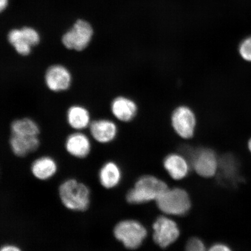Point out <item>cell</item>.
Wrapping results in <instances>:
<instances>
[{
  "label": "cell",
  "mask_w": 251,
  "mask_h": 251,
  "mask_svg": "<svg viewBox=\"0 0 251 251\" xmlns=\"http://www.w3.org/2000/svg\"><path fill=\"white\" fill-rule=\"evenodd\" d=\"M58 195L63 205L71 211L84 212L89 208L91 191L86 184L71 178L59 185Z\"/></svg>",
  "instance_id": "6da1fadb"
},
{
  "label": "cell",
  "mask_w": 251,
  "mask_h": 251,
  "mask_svg": "<svg viewBox=\"0 0 251 251\" xmlns=\"http://www.w3.org/2000/svg\"><path fill=\"white\" fill-rule=\"evenodd\" d=\"M164 181L151 175H144L138 178L126 196V200L131 205H140L156 200L168 189Z\"/></svg>",
  "instance_id": "7a4b0ae2"
},
{
  "label": "cell",
  "mask_w": 251,
  "mask_h": 251,
  "mask_svg": "<svg viewBox=\"0 0 251 251\" xmlns=\"http://www.w3.org/2000/svg\"><path fill=\"white\" fill-rule=\"evenodd\" d=\"M113 234L126 249L134 250L142 246L148 231L146 227L136 220L125 219L115 226Z\"/></svg>",
  "instance_id": "3957f363"
},
{
  "label": "cell",
  "mask_w": 251,
  "mask_h": 251,
  "mask_svg": "<svg viewBox=\"0 0 251 251\" xmlns=\"http://www.w3.org/2000/svg\"><path fill=\"white\" fill-rule=\"evenodd\" d=\"M156 202L160 211L166 215L183 216L187 214L191 208L189 194L181 188H168Z\"/></svg>",
  "instance_id": "277c9868"
},
{
  "label": "cell",
  "mask_w": 251,
  "mask_h": 251,
  "mask_svg": "<svg viewBox=\"0 0 251 251\" xmlns=\"http://www.w3.org/2000/svg\"><path fill=\"white\" fill-rule=\"evenodd\" d=\"M187 153L188 161L201 177L210 178L217 174L219 159L214 151L201 148L189 151Z\"/></svg>",
  "instance_id": "5b68a950"
},
{
  "label": "cell",
  "mask_w": 251,
  "mask_h": 251,
  "mask_svg": "<svg viewBox=\"0 0 251 251\" xmlns=\"http://www.w3.org/2000/svg\"><path fill=\"white\" fill-rule=\"evenodd\" d=\"M93 28L87 21L78 20L62 37V45L66 49L81 51L85 50L92 41Z\"/></svg>",
  "instance_id": "8992f818"
},
{
  "label": "cell",
  "mask_w": 251,
  "mask_h": 251,
  "mask_svg": "<svg viewBox=\"0 0 251 251\" xmlns=\"http://www.w3.org/2000/svg\"><path fill=\"white\" fill-rule=\"evenodd\" d=\"M152 229L153 241L162 249H167L176 242L180 235L177 223L165 216L156 219Z\"/></svg>",
  "instance_id": "52a82bcc"
},
{
  "label": "cell",
  "mask_w": 251,
  "mask_h": 251,
  "mask_svg": "<svg viewBox=\"0 0 251 251\" xmlns=\"http://www.w3.org/2000/svg\"><path fill=\"white\" fill-rule=\"evenodd\" d=\"M217 179L222 186L234 187L243 181L240 162L231 153H226L219 158Z\"/></svg>",
  "instance_id": "ba28073f"
},
{
  "label": "cell",
  "mask_w": 251,
  "mask_h": 251,
  "mask_svg": "<svg viewBox=\"0 0 251 251\" xmlns=\"http://www.w3.org/2000/svg\"><path fill=\"white\" fill-rule=\"evenodd\" d=\"M172 125L178 136L190 139L195 133L197 120L195 114L186 106H178L173 112Z\"/></svg>",
  "instance_id": "9c48e42d"
},
{
  "label": "cell",
  "mask_w": 251,
  "mask_h": 251,
  "mask_svg": "<svg viewBox=\"0 0 251 251\" xmlns=\"http://www.w3.org/2000/svg\"><path fill=\"white\" fill-rule=\"evenodd\" d=\"M72 80L71 72L62 65L50 66L45 75V81L47 88L55 93L65 92L70 89Z\"/></svg>",
  "instance_id": "30bf717a"
},
{
  "label": "cell",
  "mask_w": 251,
  "mask_h": 251,
  "mask_svg": "<svg viewBox=\"0 0 251 251\" xmlns=\"http://www.w3.org/2000/svg\"><path fill=\"white\" fill-rule=\"evenodd\" d=\"M89 127L94 140L100 144L111 143L117 136V126L115 122L109 119L93 121L91 122Z\"/></svg>",
  "instance_id": "8fae6325"
},
{
  "label": "cell",
  "mask_w": 251,
  "mask_h": 251,
  "mask_svg": "<svg viewBox=\"0 0 251 251\" xmlns=\"http://www.w3.org/2000/svg\"><path fill=\"white\" fill-rule=\"evenodd\" d=\"M65 147L69 154L78 159L86 158L92 150L89 138L78 131L70 134L67 137Z\"/></svg>",
  "instance_id": "7c38bea8"
},
{
  "label": "cell",
  "mask_w": 251,
  "mask_h": 251,
  "mask_svg": "<svg viewBox=\"0 0 251 251\" xmlns=\"http://www.w3.org/2000/svg\"><path fill=\"white\" fill-rule=\"evenodd\" d=\"M164 167L169 176L175 180H180L189 174V161L181 154L172 153L166 156L163 162Z\"/></svg>",
  "instance_id": "4fadbf2b"
},
{
  "label": "cell",
  "mask_w": 251,
  "mask_h": 251,
  "mask_svg": "<svg viewBox=\"0 0 251 251\" xmlns=\"http://www.w3.org/2000/svg\"><path fill=\"white\" fill-rule=\"evenodd\" d=\"M113 115L118 121L128 122L133 120L137 112V106L132 100L124 96L116 97L111 105Z\"/></svg>",
  "instance_id": "5bb4252c"
},
{
  "label": "cell",
  "mask_w": 251,
  "mask_h": 251,
  "mask_svg": "<svg viewBox=\"0 0 251 251\" xmlns=\"http://www.w3.org/2000/svg\"><path fill=\"white\" fill-rule=\"evenodd\" d=\"M55 160L49 156L40 157L32 162L30 166L31 174L36 179L47 181L54 176L58 171Z\"/></svg>",
  "instance_id": "9a60e30c"
},
{
  "label": "cell",
  "mask_w": 251,
  "mask_h": 251,
  "mask_svg": "<svg viewBox=\"0 0 251 251\" xmlns=\"http://www.w3.org/2000/svg\"><path fill=\"white\" fill-rule=\"evenodd\" d=\"M122 172L117 163L110 161L105 163L99 172V180L101 186L105 189L111 190L120 184Z\"/></svg>",
  "instance_id": "2e32d148"
},
{
  "label": "cell",
  "mask_w": 251,
  "mask_h": 251,
  "mask_svg": "<svg viewBox=\"0 0 251 251\" xmlns=\"http://www.w3.org/2000/svg\"><path fill=\"white\" fill-rule=\"evenodd\" d=\"M12 152L18 157H25L36 151L40 146L38 136H24L12 135L9 139Z\"/></svg>",
  "instance_id": "e0dca14e"
},
{
  "label": "cell",
  "mask_w": 251,
  "mask_h": 251,
  "mask_svg": "<svg viewBox=\"0 0 251 251\" xmlns=\"http://www.w3.org/2000/svg\"><path fill=\"white\" fill-rule=\"evenodd\" d=\"M69 125L74 130L80 131L89 127L91 124L90 112L83 106L75 105L69 108L67 113Z\"/></svg>",
  "instance_id": "ac0fdd59"
},
{
  "label": "cell",
  "mask_w": 251,
  "mask_h": 251,
  "mask_svg": "<svg viewBox=\"0 0 251 251\" xmlns=\"http://www.w3.org/2000/svg\"><path fill=\"white\" fill-rule=\"evenodd\" d=\"M11 131L12 135L24 136H39L40 128L32 119L25 118L18 119L12 122Z\"/></svg>",
  "instance_id": "d6986e66"
},
{
  "label": "cell",
  "mask_w": 251,
  "mask_h": 251,
  "mask_svg": "<svg viewBox=\"0 0 251 251\" xmlns=\"http://www.w3.org/2000/svg\"><path fill=\"white\" fill-rule=\"evenodd\" d=\"M7 39L19 55L28 56L30 54L31 47L23 40L21 29H13L9 31Z\"/></svg>",
  "instance_id": "ffe728a7"
},
{
  "label": "cell",
  "mask_w": 251,
  "mask_h": 251,
  "mask_svg": "<svg viewBox=\"0 0 251 251\" xmlns=\"http://www.w3.org/2000/svg\"><path fill=\"white\" fill-rule=\"evenodd\" d=\"M22 35L23 39L31 47H35L39 45L40 42V34L34 28L25 26L21 28Z\"/></svg>",
  "instance_id": "44dd1931"
},
{
  "label": "cell",
  "mask_w": 251,
  "mask_h": 251,
  "mask_svg": "<svg viewBox=\"0 0 251 251\" xmlns=\"http://www.w3.org/2000/svg\"><path fill=\"white\" fill-rule=\"evenodd\" d=\"M238 51L245 61L251 62V36L245 39L241 43Z\"/></svg>",
  "instance_id": "7402d4cb"
},
{
  "label": "cell",
  "mask_w": 251,
  "mask_h": 251,
  "mask_svg": "<svg viewBox=\"0 0 251 251\" xmlns=\"http://www.w3.org/2000/svg\"><path fill=\"white\" fill-rule=\"evenodd\" d=\"M186 251H207L203 241L198 237H192L187 241Z\"/></svg>",
  "instance_id": "603a6c76"
},
{
  "label": "cell",
  "mask_w": 251,
  "mask_h": 251,
  "mask_svg": "<svg viewBox=\"0 0 251 251\" xmlns=\"http://www.w3.org/2000/svg\"><path fill=\"white\" fill-rule=\"evenodd\" d=\"M207 251H233V250L227 245L219 243L212 245Z\"/></svg>",
  "instance_id": "cb8c5ba5"
},
{
  "label": "cell",
  "mask_w": 251,
  "mask_h": 251,
  "mask_svg": "<svg viewBox=\"0 0 251 251\" xmlns=\"http://www.w3.org/2000/svg\"><path fill=\"white\" fill-rule=\"evenodd\" d=\"M0 251H23L21 248L14 244H7L2 246Z\"/></svg>",
  "instance_id": "d4e9b609"
},
{
  "label": "cell",
  "mask_w": 251,
  "mask_h": 251,
  "mask_svg": "<svg viewBox=\"0 0 251 251\" xmlns=\"http://www.w3.org/2000/svg\"><path fill=\"white\" fill-rule=\"evenodd\" d=\"M8 5V0H0V11H5Z\"/></svg>",
  "instance_id": "484cf974"
},
{
  "label": "cell",
  "mask_w": 251,
  "mask_h": 251,
  "mask_svg": "<svg viewBox=\"0 0 251 251\" xmlns=\"http://www.w3.org/2000/svg\"><path fill=\"white\" fill-rule=\"evenodd\" d=\"M248 148H249L250 152L251 153V138L249 141V143H248Z\"/></svg>",
  "instance_id": "4316f807"
}]
</instances>
